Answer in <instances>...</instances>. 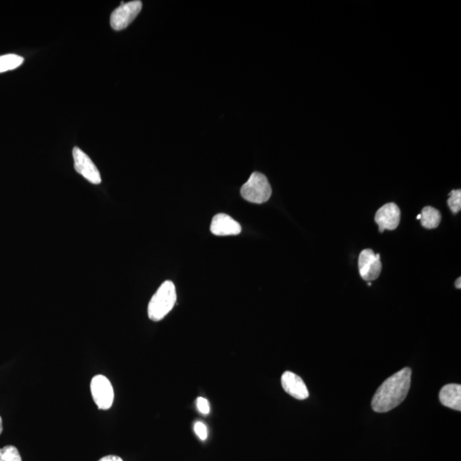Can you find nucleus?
Here are the masks:
<instances>
[{"instance_id": "1", "label": "nucleus", "mask_w": 461, "mask_h": 461, "mask_svg": "<svg viewBox=\"0 0 461 461\" xmlns=\"http://www.w3.org/2000/svg\"><path fill=\"white\" fill-rule=\"evenodd\" d=\"M412 370L405 367L383 383L375 393L372 408L375 412L386 413L397 408L407 397L411 386Z\"/></svg>"}, {"instance_id": "2", "label": "nucleus", "mask_w": 461, "mask_h": 461, "mask_svg": "<svg viewBox=\"0 0 461 461\" xmlns=\"http://www.w3.org/2000/svg\"><path fill=\"white\" fill-rule=\"evenodd\" d=\"M177 301V289L172 281L161 284L148 305V316L152 322H160L173 310Z\"/></svg>"}, {"instance_id": "3", "label": "nucleus", "mask_w": 461, "mask_h": 461, "mask_svg": "<svg viewBox=\"0 0 461 461\" xmlns=\"http://www.w3.org/2000/svg\"><path fill=\"white\" fill-rule=\"evenodd\" d=\"M240 193L246 201L261 205L268 202L271 198L272 187L263 174L255 172L242 186Z\"/></svg>"}, {"instance_id": "4", "label": "nucleus", "mask_w": 461, "mask_h": 461, "mask_svg": "<svg viewBox=\"0 0 461 461\" xmlns=\"http://www.w3.org/2000/svg\"><path fill=\"white\" fill-rule=\"evenodd\" d=\"M91 393L97 407L101 410H108L114 402V389L109 378L104 375H96L91 381Z\"/></svg>"}, {"instance_id": "5", "label": "nucleus", "mask_w": 461, "mask_h": 461, "mask_svg": "<svg viewBox=\"0 0 461 461\" xmlns=\"http://www.w3.org/2000/svg\"><path fill=\"white\" fill-rule=\"evenodd\" d=\"M142 2L139 1V0H135V1L121 5L113 11L111 15V26L112 29L116 31L126 29L127 27L134 22L137 15L142 11Z\"/></svg>"}, {"instance_id": "6", "label": "nucleus", "mask_w": 461, "mask_h": 461, "mask_svg": "<svg viewBox=\"0 0 461 461\" xmlns=\"http://www.w3.org/2000/svg\"><path fill=\"white\" fill-rule=\"evenodd\" d=\"M358 265L363 280L373 281L380 277L382 271L380 254H375L370 249H364L359 254Z\"/></svg>"}, {"instance_id": "7", "label": "nucleus", "mask_w": 461, "mask_h": 461, "mask_svg": "<svg viewBox=\"0 0 461 461\" xmlns=\"http://www.w3.org/2000/svg\"><path fill=\"white\" fill-rule=\"evenodd\" d=\"M74 161H75V170L89 182L99 185L102 181L99 170L91 158L82 151L79 147H75L73 150Z\"/></svg>"}, {"instance_id": "8", "label": "nucleus", "mask_w": 461, "mask_h": 461, "mask_svg": "<svg viewBox=\"0 0 461 461\" xmlns=\"http://www.w3.org/2000/svg\"><path fill=\"white\" fill-rule=\"evenodd\" d=\"M375 221L380 226V232L385 230H393L397 228L401 221V210L394 202H389L381 207L375 214Z\"/></svg>"}, {"instance_id": "9", "label": "nucleus", "mask_w": 461, "mask_h": 461, "mask_svg": "<svg viewBox=\"0 0 461 461\" xmlns=\"http://www.w3.org/2000/svg\"><path fill=\"white\" fill-rule=\"evenodd\" d=\"M281 385L285 392L298 400H305L310 397V393L305 383L298 375L291 372H285L281 377Z\"/></svg>"}, {"instance_id": "10", "label": "nucleus", "mask_w": 461, "mask_h": 461, "mask_svg": "<svg viewBox=\"0 0 461 461\" xmlns=\"http://www.w3.org/2000/svg\"><path fill=\"white\" fill-rule=\"evenodd\" d=\"M211 233L216 236L238 235L242 228L238 221L225 214L214 216L210 226Z\"/></svg>"}, {"instance_id": "11", "label": "nucleus", "mask_w": 461, "mask_h": 461, "mask_svg": "<svg viewBox=\"0 0 461 461\" xmlns=\"http://www.w3.org/2000/svg\"><path fill=\"white\" fill-rule=\"evenodd\" d=\"M441 404L448 408L461 411V386L449 384L441 388L439 393Z\"/></svg>"}, {"instance_id": "12", "label": "nucleus", "mask_w": 461, "mask_h": 461, "mask_svg": "<svg viewBox=\"0 0 461 461\" xmlns=\"http://www.w3.org/2000/svg\"><path fill=\"white\" fill-rule=\"evenodd\" d=\"M420 221L422 226L427 229H434L439 226L441 220V214L439 210L433 207H425L420 214Z\"/></svg>"}, {"instance_id": "13", "label": "nucleus", "mask_w": 461, "mask_h": 461, "mask_svg": "<svg viewBox=\"0 0 461 461\" xmlns=\"http://www.w3.org/2000/svg\"><path fill=\"white\" fill-rule=\"evenodd\" d=\"M25 58L15 54H7L0 57V73L9 71L21 66Z\"/></svg>"}, {"instance_id": "14", "label": "nucleus", "mask_w": 461, "mask_h": 461, "mask_svg": "<svg viewBox=\"0 0 461 461\" xmlns=\"http://www.w3.org/2000/svg\"><path fill=\"white\" fill-rule=\"evenodd\" d=\"M0 461H22L18 449L13 445L0 448Z\"/></svg>"}, {"instance_id": "15", "label": "nucleus", "mask_w": 461, "mask_h": 461, "mask_svg": "<svg viewBox=\"0 0 461 461\" xmlns=\"http://www.w3.org/2000/svg\"><path fill=\"white\" fill-rule=\"evenodd\" d=\"M448 205L449 208L454 214L460 212L461 209V191L460 190H454L451 191V193L449 194V198L448 200Z\"/></svg>"}, {"instance_id": "16", "label": "nucleus", "mask_w": 461, "mask_h": 461, "mask_svg": "<svg viewBox=\"0 0 461 461\" xmlns=\"http://www.w3.org/2000/svg\"><path fill=\"white\" fill-rule=\"evenodd\" d=\"M194 432L202 441L206 440L208 437V431H207L206 425L202 422L195 423Z\"/></svg>"}, {"instance_id": "17", "label": "nucleus", "mask_w": 461, "mask_h": 461, "mask_svg": "<svg viewBox=\"0 0 461 461\" xmlns=\"http://www.w3.org/2000/svg\"><path fill=\"white\" fill-rule=\"evenodd\" d=\"M197 407L198 411L202 414H205V415H207V414H209L210 412L209 401L204 397L198 398Z\"/></svg>"}, {"instance_id": "18", "label": "nucleus", "mask_w": 461, "mask_h": 461, "mask_svg": "<svg viewBox=\"0 0 461 461\" xmlns=\"http://www.w3.org/2000/svg\"><path fill=\"white\" fill-rule=\"evenodd\" d=\"M99 461H123V460L122 458H120L119 456L108 455L103 457V458L100 459Z\"/></svg>"}, {"instance_id": "19", "label": "nucleus", "mask_w": 461, "mask_h": 461, "mask_svg": "<svg viewBox=\"0 0 461 461\" xmlns=\"http://www.w3.org/2000/svg\"><path fill=\"white\" fill-rule=\"evenodd\" d=\"M460 280H461L460 278H459L458 280H456L455 287H456L457 289H460L461 288Z\"/></svg>"}, {"instance_id": "20", "label": "nucleus", "mask_w": 461, "mask_h": 461, "mask_svg": "<svg viewBox=\"0 0 461 461\" xmlns=\"http://www.w3.org/2000/svg\"><path fill=\"white\" fill-rule=\"evenodd\" d=\"M2 432H3V420H2V418L0 417V435H1Z\"/></svg>"}, {"instance_id": "21", "label": "nucleus", "mask_w": 461, "mask_h": 461, "mask_svg": "<svg viewBox=\"0 0 461 461\" xmlns=\"http://www.w3.org/2000/svg\"><path fill=\"white\" fill-rule=\"evenodd\" d=\"M421 216L419 214V216H417L418 220H420Z\"/></svg>"}]
</instances>
